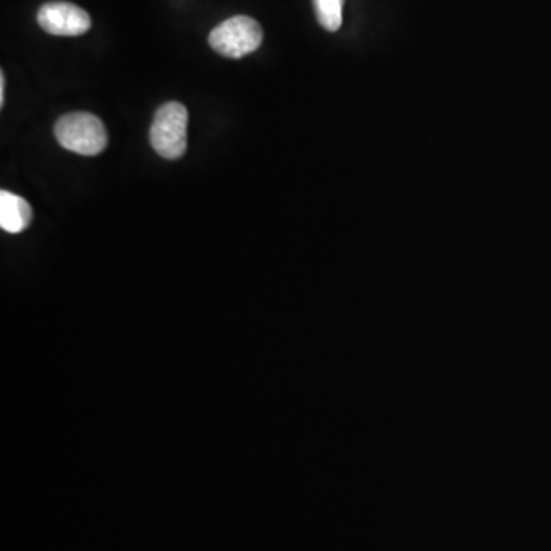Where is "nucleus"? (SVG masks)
<instances>
[{"instance_id":"obj_1","label":"nucleus","mask_w":551,"mask_h":551,"mask_svg":"<svg viewBox=\"0 0 551 551\" xmlns=\"http://www.w3.org/2000/svg\"><path fill=\"white\" fill-rule=\"evenodd\" d=\"M54 132L60 146L83 157L102 154L108 146L105 124L88 112L63 115L54 126Z\"/></svg>"},{"instance_id":"obj_2","label":"nucleus","mask_w":551,"mask_h":551,"mask_svg":"<svg viewBox=\"0 0 551 551\" xmlns=\"http://www.w3.org/2000/svg\"><path fill=\"white\" fill-rule=\"evenodd\" d=\"M187 124L189 114L181 103H166L158 109L150 126V143L160 157L166 160L183 157L187 149Z\"/></svg>"},{"instance_id":"obj_3","label":"nucleus","mask_w":551,"mask_h":551,"mask_svg":"<svg viewBox=\"0 0 551 551\" xmlns=\"http://www.w3.org/2000/svg\"><path fill=\"white\" fill-rule=\"evenodd\" d=\"M264 33L261 25L252 17L236 16L224 20L210 33L209 43L213 51L229 59H241L255 53L261 46Z\"/></svg>"},{"instance_id":"obj_4","label":"nucleus","mask_w":551,"mask_h":551,"mask_svg":"<svg viewBox=\"0 0 551 551\" xmlns=\"http://www.w3.org/2000/svg\"><path fill=\"white\" fill-rule=\"evenodd\" d=\"M40 28L53 36L75 37L88 33L92 22L83 8L69 2H48L37 14Z\"/></svg>"},{"instance_id":"obj_5","label":"nucleus","mask_w":551,"mask_h":551,"mask_svg":"<svg viewBox=\"0 0 551 551\" xmlns=\"http://www.w3.org/2000/svg\"><path fill=\"white\" fill-rule=\"evenodd\" d=\"M33 221V210L22 196L0 192V227L7 233H22Z\"/></svg>"},{"instance_id":"obj_6","label":"nucleus","mask_w":551,"mask_h":551,"mask_svg":"<svg viewBox=\"0 0 551 551\" xmlns=\"http://www.w3.org/2000/svg\"><path fill=\"white\" fill-rule=\"evenodd\" d=\"M343 2L345 0H313L317 20L330 33H336L342 27Z\"/></svg>"},{"instance_id":"obj_7","label":"nucleus","mask_w":551,"mask_h":551,"mask_svg":"<svg viewBox=\"0 0 551 551\" xmlns=\"http://www.w3.org/2000/svg\"><path fill=\"white\" fill-rule=\"evenodd\" d=\"M5 103V75L4 72L0 74V106H4Z\"/></svg>"}]
</instances>
